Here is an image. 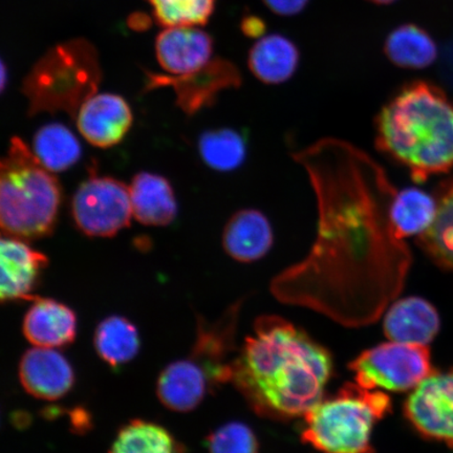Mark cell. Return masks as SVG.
Here are the masks:
<instances>
[{
    "instance_id": "1",
    "label": "cell",
    "mask_w": 453,
    "mask_h": 453,
    "mask_svg": "<svg viewBox=\"0 0 453 453\" xmlns=\"http://www.w3.org/2000/svg\"><path fill=\"white\" fill-rule=\"evenodd\" d=\"M292 157L314 190L316 234L271 292L343 326L372 324L403 290L412 262L393 223L398 190L375 158L344 140L320 139Z\"/></svg>"
},
{
    "instance_id": "2",
    "label": "cell",
    "mask_w": 453,
    "mask_h": 453,
    "mask_svg": "<svg viewBox=\"0 0 453 453\" xmlns=\"http://www.w3.org/2000/svg\"><path fill=\"white\" fill-rule=\"evenodd\" d=\"M333 370L327 350L279 316L254 324L232 364L231 381L259 416H304L322 399Z\"/></svg>"
},
{
    "instance_id": "3",
    "label": "cell",
    "mask_w": 453,
    "mask_h": 453,
    "mask_svg": "<svg viewBox=\"0 0 453 453\" xmlns=\"http://www.w3.org/2000/svg\"><path fill=\"white\" fill-rule=\"evenodd\" d=\"M376 146L416 183L453 168V104L435 85H405L379 111Z\"/></svg>"
},
{
    "instance_id": "4",
    "label": "cell",
    "mask_w": 453,
    "mask_h": 453,
    "mask_svg": "<svg viewBox=\"0 0 453 453\" xmlns=\"http://www.w3.org/2000/svg\"><path fill=\"white\" fill-rule=\"evenodd\" d=\"M61 203V187L19 137L11 140L0 164V225L3 235L24 241L52 234Z\"/></svg>"
},
{
    "instance_id": "5",
    "label": "cell",
    "mask_w": 453,
    "mask_h": 453,
    "mask_svg": "<svg viewBox=\"0 0 453 453\" xmlns=\"http://www.w3.org/2000/svg\"><path fill=\"white\" fill-rule=\"evenodd\" d=\"M390 410L380 390L344 385L305 413L303 441L325 453H373L372 430Z\"/></svg>"
},
{
    "instance_id": "6",
    "label": "cell",
    "mask_w": 453,
    "mask_h": 453,
    "mask_svg": "<svg viewBox=\"0 0 453 453\" xmlns=\"http://www.w3.org/2000/svg\"><path fill=\"white\" fill-rule=\"evenodd\" d=\"M101 70L88 42H73L50 50L25 79L22 92L28 115L64 111L73 118L85 101L97 94Z\"/></svg>"
},
{
    "instance_id": "7",
    "label": "cell",
    "mask_w": 453,
    "mask_h": 453,
    "mask_svg": "<svg viewBox=\"0 0 453 453\" xmlns=\"http://www.w3.org/2000/svg\"><path fill=\"white\" fill-rule=\"evenodd\" d=\"M349 368L360 387L392 392L415 388L434 372L426 345L395 342L365 350Z\"/></svg>"
},
{
    "instance_id": "8",
    "label": "cell",
    "mask_w": 453,
    "mask_h": 453,
    "mask_svg": "<svg viewBox=\"0 0 453 453\" xmlns=\"http://www.w3.org/2000/svg\"><path fill=\"white\" fill-rule=\"evenodd\" d=\"M78 229L90 237H111L127 228L133 218L129 186L111 177H90L72 201Z\"/></svg>"
},
{
    "instance_id": "9",
    "label": "cell",
    "mask_w": 453,
    "mask_h": 453,
    "mask_svg": "<svg viewBox=\"0 0 453 453\" xmlns=\"http://www.w3.org/2000/svg\"><path fill=\"white\" fill-rule=\"evenodd\" d=\"M404 413L423 437L453 449V370L424 379L407 398Z\"/></svg>"
},
{
    "instance_id": "10",
    "label": "cell",
    "mask_w": 453,
    "mask_h": 453,
    "mask_svg": "<svg viewBox=\"0 0 453 453\" xmlns=\"http://www.w3.org/2000/svg\"><path fill=\"white\" fill-rule=\"evenodd\" d=\"M241 73L237 67L225 59L215 58L201 71L183 76L147 73L146 90L163 87L173 88L177 104L187 115H195L203 107L211 106L224 89L240 87Z\"/></svg>"
},
{
    "instance_id": "11",
    "label": "cell",
    "mask_w": 453,
    "mask_h": 453,
    "mask_svg": "<svg viewBox=\"0 0 453 453\" xmlns=\"http://www.w3.org/2000/svg\"><path fill=\"white\" fill-rule=\"evenodd\" d=\"M240 307L241 303L232 305L213 324H208L202 319H197L196 339L190 358L206 372L213 389L231 381Z\"/></svg>"
},
{
    "instance_id": "12",
    "label": "cell",
    "mask_w": 453,
    "mask_h": 453,
    "mask_svg": "<svg viewBox=\"0 0 453 453\" xmlns=\"http://www.w3.org/2000/svg\"><path fill=\"white\" fill-rule=\"evenodd\" d=\"M134 116L127 101L116 94H95L76 116L79 133L93 146L110 149L126 138Z\"/></svg>"
},
{
    "instance_id": "13",
    "label": "cell",
    "mask_w": 453,
    "mask_h": 453,
    "mask_svg": "<svg viewBox=\"0 0 453 453\" xmlns=\"http://www.w3.org/2000/svg\"><path fill=\"white\" fill-rule=\"evenodd\" d=\"M156 55L167 75H189L211 64L212 37L198 27H165L157 37Z\"/></svg>"
},
{
    "instance_id": "14",
    "label": "cell",
    "mask_w": 453,
    "mask_h": 453,
    "mask_svg": "<svg viewBox=\"0 0 453 453\" xmlns=\"http://www.w3.org/2000/svg\"><path fill=\"white\" fill-rule=\"evenodd\" d=\"M2 283L0 298L4 303L33 300L39 277L47 268L49 258L26 241L3 235L0 242Z\"/></svg>"
},
{
    "instance_id": "15",
    "label": "cell",
    "mask_w": 453,
    "mask_h": 453,
    "mask_svg": "<svg viewBox=\"0 0 453 453\" xmlns=\"http://www.w3.org/2000/svg\"><path fill=\"white\" fill-rule=\"evenodd\" d=\"M19 376L28 395L45 401L64 398L75 382L73 368L65 357L55 349L39 347L28 349L22 356Z\"/></svg>"
},
{
    "instance_id": "16",
    "label": "cell",
    "mask_w": 453,
    "mask_h": 453,
    "mask_svg": "<svg viewBox=\"0 0 453 453\" xmlns=\"http://www.w3.org/2000/svg\"><path fill=\"white\" fill-rule=\"evenodd\" d=\"M32 302L22 322L27 342L47 349L73 343L77 334L75 311L54 299L35 297Z\"/></svg>"
},
{
    "instance_id": "17",
    "label": "cell",
    "mask_w": 453,
    "mask_h": 453,
    "mask_svg": "<svg viewBox=\"0 0 453 453\" xmlns=\"http://www.w3.org/2000/svg\"><path fill=\"white\" fill-rule=\"evenodd\" d=\"M212 390L206 372L190 357L168 365L157 383L158 400L166 409L175 412L196 410Z\"/></svg>"
},
{
    "instance_id": "18",
    "label": "cell",
    "mask_w": 453,
    "mask_h": 453,
    "mask_svg": "<svg viewBox=\"0 0 453 453\" xmlns=\"http://www.w3.org/2000/svg\"><path fill=\"white\" fill-rule=\"evenodd\" d=\"M274 242L270 220L257 209H242L226 223L223 232V247L231 258L241 263L262 259Z\"/></svg>"
},
{
    "instance_id": "19",
    "label": "cell",
    "mask_w": 453,
    "mask_h": 453,
    "mask_svg": "<svg viewBox=\"0 0 453 453\" xmlns=\"http://www.w3.org/2000/svg\"><path fill=\"white\" fill-rule=\"evenodd\" d=\"M383 327L390 342L426 345L437 335L440 319L426 300L409 297L390 307Z\"/></svg>"
},
{
    "instance_id": "20",
    "label": "cell",
    "mask_w": 453,
    "mask_h": 453,
    "mask_svg": "<svg viewBox=\"0 0 453 453\" xmlns=\"http://www.w3.org/2000/svg\"><path fill=\"white\" fill-rule=\"evenodd\" d=\"M133 217L145 226L172 224L178 214V203L169 180L160 174L142 172L129 185Z\"/></svg>"
},
{
    "instance_id": "21",
    "label": "cell",
    "mask_w": 453,
    "mask_h": 453,
    "mask_svg": "<svg viewBox=\"0 0 453 453\" xmlns=\"http://www.w3.org/2000/svg\"><path fill=\"white\" fill-rule=\"evenodd\" d=\"M299 58L296 43L280 34H270L255 42L249 52L248 65L260 82L277 85L294 76Z\"/></svg>"
},
{
    "instance_id": "22",
    "label": "cell",
    "mask_w": 453,
    "mask_h": 453,
    "mask_svg": "<svg viewBox=\"0 0 453 453\" xmlns=\"http://www.w3.org/2000/svg\"><path fill=\"white\" fill-rule=\"evenodd\" d=\"M384 52L401 69L421 70L432 65L438 48L432 36L416 25L400 26L389 34Z\"/></svg>"
},
{
    "instance_id": "23",
    "label": "cell",
    "mask_w": 453,
    "mask_h": 453,
    "mask_svg": "<svg viewBox=\"0 0 453 453\" xmlns=\"http://www.w3.org/2000/svg\"><path fill=\"white\" fill-rule=\"evenodd\" d=\"M34 155L49 172H65L81 160V142L70 128L61 123H50L34 135Z\"/></svg>"
},
{
    "instance_id": "24",
    "label": "cell",
    "mask_w": 453,
    "mask_h": 453,
    "mask_svg": "<svg viewBox=\"0 0 453 453\" xmlns=\"http://www.w3.org/2000/svg\"><path fill=\"white\" fill-rule=\"evenodd\" d=\"M438 212L430 228L418 236V245L440 267L453 271V177L440 186Z\"/></svg>"
},
{
    "instance_id": "25",
    "label": "cell",
    "mask_w": 453,
    "mask_h": 453,
    "mask_svg": "<svg viewBox=\"0 0 453 453\" xmlns=\"http://www.w3.org/2000/svg\"><path fill=\"white\" fill-rule=\"evenodd\" d=\"M94 344L100 358L116 368L128 364L139 353V333L124 317L110 316L96 328Z\"/></svg>"
},
{
    "instance_id": "26",
    "label": "cell",
    "mask_w": 453,
    "mask_h": 453,
    "mask_svg": "<svg viewBox=\"0 0 453 453\" xmlns=\"http://www.w3.org/2000/svg\"><path fill=\"white\" fill-rule=\"evenodd\" d=\"M437 212V198L427 192L418 188L396 192L392 209L396 235L401 240L422 235L433 225Z\"/></svg>"
},
{
    "instance_id": "27",
    "label": "cell",
    "mask_w": 453,
    "mask_h": 453,
    "mask_svg": "<svg viewBox=\"0 0 453 453\" xmlns=\"http://www.w3.org/2000/svg\"><path fill=\"white\" fill-rule=\"evenodd\" d=\"M197 149L203 162L219 173L240 168L247 157L245 137L232 128L208 130L198 140Z\"/></svg>"
},
{
    "instance_id": "28",
    "label": "cell",
    "mask_w": 453,
    "mask_h": 453,
    "mask_svg": "<svg viewBox=\"0 0 453 453\" xmlns=\"http://www.w3.org/2000/svg\"><path fill=\"white\" fill-rule=\"evenodd\" d=\"M179 449L172 434L161 425L133 420L119 430L110 453H178Z\"/></svg>"
},
{
    "instance_id": "29",
    "label": "cell",
    "mask_w": 453,
    "mask_h": 453,
    "mask_svg": "<svg viewBox=\"0 0 453 453\" xmlns=\"http://www.w3.org/2000/svg\"><path fill=\"white\" fill-rule=\"evenodd\" d=\"M158 25L164 27H201L213 13L217 0H147Z\"/></svg>"
},
{
    "instance_id": "30",
    "label": "cell",
    "mask_w": 453,
    "mask_h": 453,
    "mask_svg": "<svg viewBox=\"0 0 453 453\" xmlns=\"http://www.w3.org/2000/svg\"><path fill=\"white\" fill-rule=\"evenodd\" d=\"M209 453H258V441L251 428L230 422L207 438Z\"/></svg>"
},
{
    "instance_id": "31",
    "label": "cell",
    "mask_w": 453,
    "mask_h": 453,
    "mask_svg": "<svg viewBox=\"0 0 453 453\" xmlns=\"http://www.w3.org/2000/svg\"><path fill=\"white\" fill-rule=\"evenodd\" d=\"M272 12L280 16L296 15L307 7L310 0H263Z\"/></svg>"
},
{
    "instance_id": "32",
    "label": "cell",
    "mask_w": 453,
    "mask_h": 453,
    "mask_svg": "<svg viewBox=\"0 0 453 453\" xmlns=\"http://www.w3.org/2000/svg\"><path fill=\"white\" fill-rule=\"evenodd\" d=\"M242 31L250 38H262L267 32V25L258 16H246L242 21Z\"/></svg>"
},
{
    "instance_id": "33",
    "label": "cell",
    "mask_w": 453,
    "mask_h": 453,
    "mask_svg": "<svg viewBox=\"0 0 453 453\" xmlns=\"http://www.w3.org/2000/svg\"><path fill=\"white\" fill-rule=\"evenodd\" d=\"M4 62L2 64V90H4L5 84H7V69H5Z\"/></svg>"
},
{
    "instance_id": "34",
    "label": "cell",
    "mask_w": 453,
    "mask_h": 453,
    "mask_svg": "<svg viewBox=\"0 0 453 453\" xmlns=\"http://www.w3.org/2000/svg\"><path fill=\"white\" fill-rule=\"evenodd\" d=\"M368 2H372L377 4H389L395 2V0H368Z\"/></svg>"
}]
</instances>
